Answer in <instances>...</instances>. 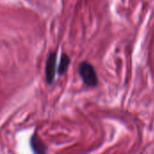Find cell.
<instances>
[{
  "label": "cell",
  "mask_w": 154,
  "mask_h": 154,
  "mask_svg": "<svg viewBox=\"0 0 154 154\" xmlns=\"http://www.w3.org/2000/svg\"><path fill=\"white\" fill-rule=\"evenodd\" d=\"M79 72L83 82L87 86L96 87L97 85V76L94 67L90 63L87 61L81 62L79 68Z\"/></svg>",
  "instance_id": "6da1fadb"
},
{
  "label": "cell",
  "mask_w": 154,
  "mask_h": 154,
  "mask_svg": "<svg viewBox=\"0 0 154 154\" xmlns=\"http://www.w3.org/2000/svg\"><path fill=\"white\" fill-rule=\"evenodd\" d=\"M56 64H57V53L51 52L48 56L45 65V78L49 85L52 84L55 74H56Z\"/></svg>",
  "instance_id": "7a4b0ae2"
},
{
  "label": "cell",
  "mask_w": 154,
  "mask_h": 154,
  "mask_svg": "<svg viewBox=\"0 0 154 154\" xmlns=\"http://www.w3.org/2000/svg\"><path fill=\"white\" fill-rule=\"evenodd\" d=\"M30 144L32 147V150L33 151L34 154H46L47 152V147L44 144V143L40 139V137L35 133L30 141Z\"/></svg>",
  "instance_id": "3957f363"
},
{
  "label": "cell",
  "mask_w": 154,
  "mask_h": 154,
  "mask_svg": "<svg viewBox=\"0 0 154 154\" xmlns=\"http://www.w3.org/2000/svg\"><path fill=\"white\" fill-rule=\"evenodd\" d=\"M69 63H70L69 57L66 53H63L61 55V58H60V63H59V67H58L59 75L61 76V75L66 73V71L68 70V68L69 66Z\"/></svg>",
  "instance_id": "277c9868"
}]
</instances>
